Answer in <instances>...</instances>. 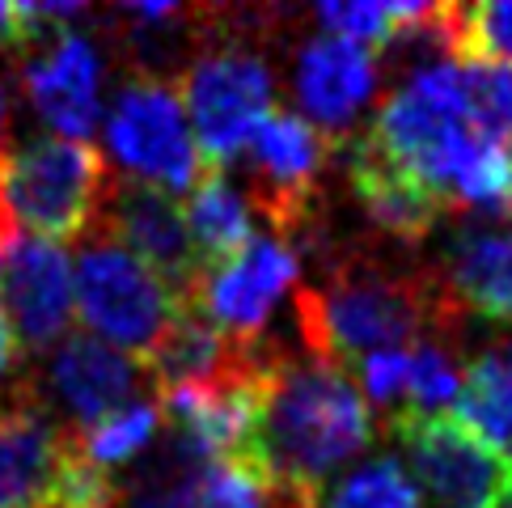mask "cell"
<instances>
[{"instance_id":"obj_1","label":"cell","mask_w":512,"mask_h":508,"mask_svg":"<svg viewBox=\"0 0 512 508\" xmlns=\"http://www.w3.org/2000/svg\"><path fill=\"white\" fill-rule=\"evenodd\" d=\"M292 305L305 356L343 369L369 352L398 348L402 339L462 343L466 335V318L449 310L428 267L377 250H347L331 280L297 288Z\"/></svg>"},{"instance_id":"obj_2","label":"cell","mask_w":512,"mask_h":508,"mask_svg":"<svg viewBox=\"0 0 512 508\" xmlns=\"http://www.w3.org/2000/svg\"><path fill=\"white\" fill-rule=\"evenodd\" d=\"M373 441V415L343 365L292 352L276 339L259 381L250 458L276 483L318 496L326 475Z\"/></svg>"},{"instance_id":"obj_3","label":"cell","mask_w":512,"mask_h":508,"mask_svg":"<svg viewBox=\"0 0 512 508\" xmlns=\"http://www.w3.org/2000/svg\"><path fill=\"white\" fill-rule=\"evenodd\" d=\"M111 161L94 144L43 136L9 153L5 204L13 225H26L43 242L85 238L98 229V216L111 191Z\"/></svg>"},{"instance_id":"obj_4","label":"cell","mask_w":512,"mask_h":508,"mask_svg":"<svg viewBox=\"0 0 512 508\" xmlns=\"http://www.w3.org/2000/svg\"><path fill=\"white\" fill-rule=\"evenodd\" d=\"M178 98L199 144V157H208V166H225L271 115L276 77L259 51L233 43L229 34H212V43L182 68Z\"/></svg>"},{"instance_id":"obj_5","label":"cell","mask_w":512,"mask_h":508,"mask_svg":"<svg viewBox=\"0 0 512 508\" xmlns=\"http://www.w3.org/2000/svg\"><path fill=\"white\" fill-rule=\"evenodd\" d=\"M250 153V208L267 216L276 238L318 242L322 225V174L335 153V140L288 106H271L259 132L246 144Z\"/></svg>"},{"instance_id":"obj_6","label":"cell","mask_w":512,"mask_h":508,"mask_svg":"<svg viewBox=\"0 0 512 508\" xmlns=\"http://www.w3.org/2000/svg\"><path fill=\"white\" fill-rule=\"evenodd\" d=\"M106 149L119 166L157 191H191L208 161L199 157L178 85L140 68L106 111Z\"/></svg>"},{"instance_id":"obj_7","label":"cell","mask_w":512,"mask_h":508,"mask_svg":"<svg viewBox=\"0 0 512 508\" xmlns=\"http://www.w3.org/2000/svg\"><path fill=\"white\" fill-rule=\"evenodd\" d=\"M72 293H77V310L94 339L119 352L149 356L178 314V297L132 250H123L106 233L85 242L77 271H72Z\"/></svg>"},{"instance_id":"obj_8","label":"cell","mask_w":512,"mask_h":508,"mask_svg":"<svg viewBox=\"0 0 512 508\" xmlns=\"http://www.w3.org/2000/svg\"><path fill=\"white\" fill-rule=\"evenodd\" d=\"M390 428L411 458V483L436 508H491L512 479L496 453L449 415H402Z\"/></svg>"},{"instance_id":"obj_9","label":"cell","mask_w":512,"mask_h":508,"mask_svg":"<svg viewBox=\"0 0 512 508\" xmlns=\"http://www.w3.org/2000/svg\"><path fill=\"white\" fill-rule=\"evenodd\" d=\"M301 276V254L276 233H254L246 250H237L233 259L204 267L191 288V297L182 305H195L216 331H225L237 343L263 339V326L271 310L280 305Z\"/></svg>"},{"instance_id":"obj_10","label":"cell","mask_w":512,"mask_h":508,"mask_svg":"<svg viewBox=\"0 0 512 508\" xmlns=\"http://www.w3.org/2000/svg\"><path fill=\"white\" fill-rule=\"evenodd\" d=\"M428 271L457 318L512 331V216H453Z\"/></svg>"},{"instance_id":"obj_11","label":"cell","mask_w":512,"mask_h":508,"mask_svg":"<svg viewBox=\"0 0 512 508\" xmlns=\"http://www.w3.org/2000/svg\"><path fill=\"white\" fill-rule=\"evenodd\" d=\"M98 221L106 238H115L123 250H132L178 301L191 297L204 263H199L195 242L187 233V216H182V208L166 191H157L149 183L111 178V191H106Z\"/></svg>"},{"instance_id":"obj_12","label":"cell","mask_w":512,"mask_h":508,"mask_svg":"<svg viewBox=\"0 0 512 508\" xmlns=\"http://www.w3.org/2000/svg\"><path fill=\"white\" fill-rule=\"evenodd\" d=\"M22 89L56 136L85 140L102 111V60L81 30H47L22 47Z\"/></svg>"},{"instance_id":"obj_13","label":"cell","mask_w":512,"mask_h":508,"mask_svg":"<svg viewBox=\"0 0 512 508\" xmlns=\"http://www.w3.org/2000/svg\"><path fill=\"white\" fill-rule=\"evenodd\" d=\"M0 305L13 322L17 343L26 348H51L64 339L77 310L64 246L43 238H13L5 271H0Z\"/></svg>"},{"instance_id":"obj_14","label":"cell","mask_w":512,"mask_h":508,"mask_svg":"<svg viewBox=\"0 0 512 508\" xmlns=\"http://www.w3.org/2000/svg\"><path fill=\"white\" fill-rule=\"evenodd\" d=\"M381 81V64L373 47L335 39V34H318L297 51V68H292V94L305 106L314 127H322L331 140L352 132L360 111L373 102Z\"/></svg>"},{"instance_id":"obj_15","label":"cell","mask_w":512,"mask_h":508,"mask_svg":"<svg viewBox=\"0 0 512 508\" xmlns=\"http://www.w3.org/2000/svg\"><path fill=\"white\" fill-rule=\"evenodd\" d=\"M68 428H56L26 377H13L0 403V508H39L56 483Z\"/></svg>"},{"instance_id":"obj_16","label":"cell","mask_w":512,"mask_h":508,"mask_svg":"<svg viewBox=\"0 0 512 508\" xmlns=\"http://www.w3.org/2000/svg\"><path fill=\"white\" fill-rule=\"evenodd\" d=\"M136 377V360L94 335H68L47 360V386L72 415L68 432H81L132 403Z\"/></svg>"},{"instance_id":"obj_17","label":"cell","mask_w":512,"mask_h":508,"mask_svg":"<svg viewBox=\"0 0 512 508\" xmlns=\"http://www.w3.org/2000/svg\"><path fill=\"white\" fill-rule=\"evenodd\" d=\"M347 174H352V191L373 229L402 246L428 242L436 225L449 221L445 208L424 187H415L411 178H402L394 166H386L360 136L352 140V153H347Z\"/></svg>"},{"instance_id":"obj_18","label":"cell","mask_w":512,"mask_h":508,"mask_svg":"<svg viewBox=\"0 0 512 508\" xmlns=\"http://www.w3.org/2000/svg\"><path fill=\"white\" fill-rule=\"evenodd\" d=\"M182 216H187V233H191L195 254L204 267L233 259V254L246 250L254 238L250 195L237 191L221 166H204V174L195 178V187L187 195Z\"/></svg>"},{"instance_id":"obj_19","label":"cell","mask_w":512,"mask_h":508,"mask_svg":"<svg viewBox=\"0 0 512 508\" xmlns=\"http://www.w3.org/2000/svg\"><path fill=\"white\" fill-rule=\"evenodd\" d=\"M453 420L512 470V343H496L470 360Z\"/></svg>"},{"instance_id":"obj_20","label":"cell","mask_w":512,"mask_h":508,"mask_svg":"<svg viewBox=\"0 0 512 508\" xmlns=\"http://www.w3.org/2000/svg\"><path fill=\"white\" fill-rule=\"evenodd\" d=\"M182 508H318V496L276 483L246 458H225L195 470Z\"/></svg>"},{"instance_id":"obj_21","label":"cell","mask_w":512,"mask_h":508,"mask_svg":"<svg viewBox=\"0 0 512 508\" xmlns=\"http://www.w3.org/2000/svg\"><path fill=\"white\" fill-rule=\"evenodd\" d=\"M161 424H166L161 403H153V398H132V403L111 411L106 420L89 424L81 432H68V437H72V445H77L81 458H89L102 470H111V466L140 458V453L157 441Z\"/></svg>"},{"instance_id":"obj_22","label":"cell","mask_w":512,"mask_h":508,"mask_svg":"<svg viewBox=\"0 0 512 508\" xmlns=\"http://www.w3.org/2000/svg\"><path fill=\"white\" fill-rule=\"evenodd\" d=\"M462 360H457V343L449 339H415L411 348V386L402 415H441L462 394ZM394 415V420H402Z\"/></svg>"},{"instance_id":"obj_23","label":"cell","mask_w":512,"mask_h":508,"mask_svg":"<svg viewBox=\"0 0 512 508\" xmlns=\"http://www.w3.org/2000/svg\"><path fill=\"white\" fill-rule=\"evenodd\" d=\"M318 508H424V496L394 458H373L356 466Z\"/></svg>"},{"instance_id":"obj_24","label":"cell","mask_w":512,"mask_h":508,"mask_svg":"<svg viewBox=\"0 0 512 508\" xmlns=\"http://www.w3.org/2000/svg\"><path fill=\"white\" fill-rule=\"evenodd\" d=\"M415 13H419L415 0H394V5L356 0V5H318L314 22L326 34H335V39H352V43H364V47H386Z\"/></svg>"},{"instance_id":"obj_25","label":"cell","mask_w":512,"mask_h":508,"mask_svg":"<svg viewBox=\"0 0 512 508\" xmlns=\"http://www.w3.org/2000/svg\"><path fill=\"white\" fill-rule=\"evenodd\" d=\"M462 68H466L470 111H474L479 132L491 136L496 144H504V149H512V64L474 60V64H462Z\"/></svg>"},{"instance_id":"obj_26","label":"cell","mask_w":512,"mask_h":508,"mask_svg":"<svg viewBox=\"0 0 512 508\" xmlns=\"http://www.w3.org/2000/svg\"><path fill=\"white\" fill-rule=\"evenodd\" d=\"M457 60H500L512 64V0L457 5Z\"/></svg>"},{"instance_id":"obj_27","label":"cell","mask_w":512,"mask_h":508,"mask_svg":"<svg viewBox=\"0 0 512 508\" xmlns=\"http://www.w3.org/2000/svg\"><path fill=\"white\" fill-rule=\"evenodd\" d=\"M360 369V394L369 398L373 407L402 415L407 407V386H411V348H381V352H369L356 360Z\"/></svg>"},{"instance_id":"obj_28","label":"cell","mask_w":512,"mask_h":508,"mask_svg":"<svg viewBox=\"0 0 512 508\" xmlns=\"http://www.w3.org/2000/svg\"><path fill=\"white\" fill-rule=\"evenodd\" d=\"M13 373H17V335H13L5 305H0V394L13 386Z\"/></svg>"},{"instance_id":"obj_29","label":"cell","mask_w":512,"mask_h":508,"mask_svg":"<svg viewBox=\"0 0 512 508\" xmlns=\"http://www.w3.org/2000/svg\"><path fill=\"white\" fill-rule=\"evenodd\" d=\"M22 17H17V5H0V47H22Z\"/></svg>"},{"instance_id":"obj_30","label":"cell","mask_w":512,"mask_h":508,"mask_svg":"<svg viewBox=\"0 0 512 508\" xmlns=\"http://www.w3.org/2000/svg\"><path fill=\"white\" fill-rule=\"evenodd\" d=\"M5 132H9V94L0 85V140H5Z\"/></svg>"},{"instance_id":"obj_31","label":"cell","mask_w":512,"mask_h":508,"mask_svg":"<svg viewBox=\"0 0 512 508\" xmlns=\"http://www.w3.org/2000/svg\"><path fill=\"white\" fill-rule=\"evenodd\" d=\"M39 508H51V504H39Z\"/></svg>"}]
</instances>
